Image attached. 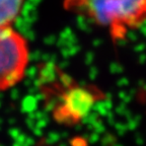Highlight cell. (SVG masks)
<instances>
[{
	"mask_svg": "<svg viewBox=\"0 0 146 146\" xmlns=\"http://www.w3.org/2000/svg\"><path fill=\"white\" fill-rule=\"evenodd\" d=\"M63 8L105 29L115 43L146 23V0H63Z\"/></svg>",
	"mask_w": 146,
	"mask_h": 146,
	"instance_id": "6da1fadb",
	"label": "cell"
},
{
	"mask_svg": "<svg viewBox=\"0 0 146 146\" xmlns=\"http://www.w3.org/2000/svg\"><path fill=\"white\" fill-rule=\"evenodd\" d=\"M57 75V83L49 87V92L58 94L57 102L52 110L53 117L59 124L74 126L89 114L105 94L94 86L77 84L63 72Z\"/></svg>",
	"mask_w": 146,
	"mask_h": 146,
	"instance_id": "7a4b0ae2",
	"label": "cell"
},
{
	"mask_svg": "<svg viewBox=\"0 0 146 146\" xmlns=\"http://www.w3.org/2000/svg\"><path fill=\"white\" fill-rule=\"evenodd\" d=\"M29 61L27 39L12 27H0V91L21 81Z\"/></svg>",
	"mask_w": 146,
	"mask_h": 146,
	"instance_id": "3957f363",
	"label": "cell"
},
{
	"mask_svg": "<svg viewBox=\"0 0 146 146\" xmlns=\"http://www.w3.org/2000/svg\"><path fill=\"white\" fill-rule=\"evenodd\" d=\"M25 0H0V27H12Z\"/></svg>",
	"mask_w": 146,
	"mask_h": 146,
	"instance_id": "277c9868",
	"label": "cell"
},
{
	"mask_svg": "<svg viewBox=\"0 0 146 146\" xmlns=\"http://www.w3.org/2000/svg\"><path fill=\"white\" fill-rule=\"evenodd\" d=\"M36 146H49L47 143H45L44 141H42V142H40V144H38Z\"/></svg>",
	"mask_w": 146,
	"mask_h": 146,
	"instance_id": "5b68a950",
	"label": "cell"
}]
</instances>
